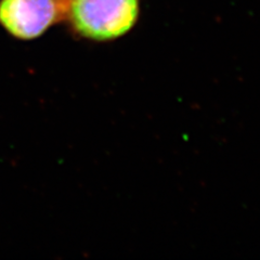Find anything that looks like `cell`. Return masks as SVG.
<instances>
[{"mask_svg":"<svg viewBox=\"0 0 260 260\" xmlns=\"http://www.w3.org/2000/svg\"><path fill=\"white\" fill-rule=\"evenodd\" d=\"M139 14L138 0H69V13L77 34L96 42L125 35Z\"/></svg>","mask_w":260,"mask_h":260,"instance_id":"cell-1","label":"cell"},{"mask_svg":"<svg viewBox=\"0 0 260 260\" xmlns=\"http://www.w3.org/2000/svg\"><path fill=\"white\" fill-rule=\"evenodd\" d=\"M68 13L69 0H0V25L23 40L42 36Z\"/></svg>","mask_w":260,"mask_h":260,"instance_id":"cell-2","label":"cell"}]
</instances>
